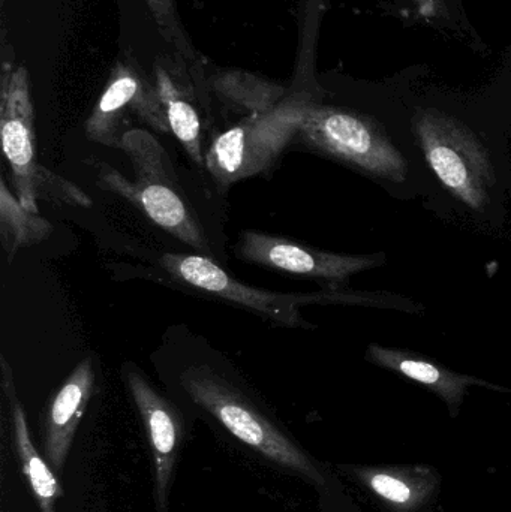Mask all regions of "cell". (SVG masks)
I'll use <instances>...</instances> for the list:
<instances>
[{
  "label": "cell",
  "instance_id": "3",
  "mask_svg": "<svg viewBox=\"0 0 511 512\" xmlns=\"http://www.w3.org/2000/svg\"><path fill=\"white\" fill-rule=\"evenodd\" d=\"M309 149L350 165L381 185H413L414 164L371 117L312 102L299 135Z\"/></svg>",
  "mask_w": 511,
  "mask_h": 512
},
{
  "label": "cell",
  "instance_id": "1",
  "mask_svg": "<svg viewBox=\"0 0 511 512\" xmlns=\"http://www.w3.org/2000/svg\"><path fill=\"white\" fill-rule=\"evenodd\" d=\"M414 135L429 171L462 207L480 218L498 213L506 183L485 141L458 117L444 111H417Z\"/></svg>",
  "mask_w": 511,
  "mask_h": 512
},
{
  "label": "cell",
  "instance_id": "9",
  "mask_svg": "<svg viewBox=\"0 0 511 512\" xmlns=\"http://www.w3.org/2000/svg\"><path fill=\"white\" fill-rule=\"evenodd\" d=\"M126 114H135L161 134L171 132L156 87L143 80L134 68L119 62L84 123L86 137L93 143L120 150Z\"/></svg>",
  "mask_w": 511,
  "mask_h": 512
},
{
  "label": "cell",
  "instance_id": "7",
  "mask_svg": "<svg viewBox=\"0 0 511 512\" xmlns=\"http://www.w3.org/2000/svg\"><path fill=\"white\" fill-rule=\"evenodd\" d=\"M0 137L3 156L12 171L15 195L29 212L38 213L36 179L42 165L36 158L35 111L26 66L5 65L0 95Z\"/></svg>",
  "mask_w": 511,
  "mask_h": 512
},
{
  "label": "cell",
  "instance_id": "13",
  "mask_svg": "<svg viewBox=\"0 0 511 512\" xmlns=\"http://www.w3.org/2000/svg\"><path fill=\"white\" fill-rule=\"evenodd\" d=\"M2 363V387L9 406H11L12 424H14L15 444H17L18 457L23 466L24 475L29 480L33 495L38 501L41 512H56L54 504L62 496V487L54 477L47 463L44 462L38 451L33 447L32 439L27 427L26 414L15 391L14 375L11 366L5 357L0 358Z\"/></svg>",
  "mask_w": 511,
  "mask_h": 512
},
{
  "label": "cell",
  "instance_id": "2",
  "mask_svg": "<svg viewBox=\"0 0 511 512\" xmlns=\"http://www.w3.org/2000/svg\"><path fill=\"white\" fill-rule=\"evenodd\" d=\"M134 170V180L99 165V186L137 206L153 224L201 255L212 258V248L204 236L197 216L171 168L170 158L155 135L146 129H128L120 147Z\"/></svg>",
  "mask_w": 511,
  "mask_h": 512
},
{
  "label": "cell",
  "instance_id": "17",
  "mask_svg": "<svg viewBox=\"0 0 511 512\" xmlns=\"http://www.w3.org/2000/svg\"><path fill=\"white\" fill-rule=\"evenodd\" d=\"M144 2L152 12L165 41L173 45L177 53L182 54L185 59L194 60V48H192L189 39L186 38L185 30L182 29V24H180L176 2L174 0H144Z\"/></svg>",
  "mask_w": 511,
  "mask_h": 512
},
{
  "label": "cell",
  "instance_id": "5",
  "mask_svg": "<svg viewBox=\"0 0 511 512\" xmlns=\"http://www.w3.org/2000/svg\"><path fill=\"white\" fill-rule=\"evenodd\" d=\"M311 104V98L305 93H294L285 95L269 110L243 117L212 138L207 146L204 168L221 186H231L266 173L299 135L303 117Z\"/></svg>",
  "mask_w": 511,
  "mask_h": 512
},
{
  "label": "cell",
  "instance_id": "8",
  "mask_svg": "<svg viewBox=\"0 0 511 512\" xmlns=\"http://www.w3.org/2000/svg\"><path fill=\"white\" fill-rule=\"evenodd\" d=\"M236 255L249 264L333 285L347 282L353 274L371 270L384 262V255L332 254L255 230L240 234Z\"/></svg>",
  "mask_w": 511,
  "mask_h": 512
},
{
  "label": "cell",
  "instance_id": "11",
  "mask_svg": "<svg viewBox=\"0 0 511 512\" xmlns=\"http://www.w3.org/2000/svg\"><path fill=\"white\" fill-rule=\"evenodd\" d=\"M96 372L92 357L84 358L68 376L51 400L45 418L44 448L51 466L62 472L74 442L78 424L95 388Z\"/></svg>",
  "mask_w": 511,
  "mask_h": 512
},
{
  "label": "cell",
  "instance_id": "16",
  "mask_svg": "<svg viewBox=\"0 0 511 512\" xmlns=\"http://www.w3.org/2000/svg\"><path fill=\"white\" fill-rule=\"evenodd\" d=\"M53 234L47 219L23 207L17 195L12 194L5 179H0V237L3 251L9 261L20 249L45 242Z\"/></svg>",
  "mask_w": 511,
  "mask_h": 512
},
{
  "label": "cell",
  "instance_id": "4",
  "mask_svg": "<svg viewBox=\"0 0 511 512\" xmlns=\"http://www.w3.org/2000/svg\"><path fill=\"white\" fill-rule=\"evenodd\" d=\"M180 387L189 399L209 412L240 442L263 454L270 462L291 469L317 484L324 477L311 459L269 420L239 388L215 367L191 364L179 375Z\"/></svg>",
  "mask_w": 511,
  "mask_h": 512
},
{
  "label": "cell",
  "instance_id": "14",
  "mask_svg": "<svg viewBox=\"0 0 511 512\" xmlns=\"http://www.w3.org/2000/svg\"><path fill=\"white\" fill-rule=\"evenodd\" d=\"M354 474L398 512L420 510L438 486V478L426 468H359Z\"/></svg>",
  "mask_w": 511,
  "mask_h": 512
},
{
  "label": "cell",
  "instance_id": "6",
  "mask_svg": "<svg viewBox=\"0 0 511 512\" xmlns=\"http://www.w3.org/2000/svg\"><path fill=\"white\" fill-rule=\"evenodd\" d=\"M168 274L206 294L245 307L258 316L284 327H309L302 318L300 307L308 304L338 303L351 301L333 286L320 294H279L266 289L245 285L231 277L210 256L200 254H164L159 259Z\"/></svg>",
  "mask_w": 511,
  "mask_h": 512
},
{
  "label": "cell",
  "instance_id": "12",
  "mask_svg": "<svg viewBox=\"0 0 511 512\" xmlns=\"http://www.w3.org/2000/svg\"><path fill=\"white\" fill-rule=\"evenodd\" d=\"M366 357L371 363L377 364L383 369L392 370V372L428 388L447 403L453 415L458 414L462 402H464L465 393L473 385L504 391V393L510 391L507 388L491 384V382L473 378V376L452 372L440 364L432 363L428 358L420 357L413 352L402 351V349L386 348V346L374 343L366 351Z\"/></svg>",
  "mask_w": 511,
  "mask_h": 512
},
{
  "label": "cell",
  "instance_id": "19",
  "mask_svg": "<svg viewBox=\"0 0 511 512\" xmlns=\"http://www.w3.org/2000/svg\"><path fill=\"white\" fill-rule=\"evenodd\" d=\"M420 17L426 20H444L449 17L446 0H408Z\"/></svg>",
  "mask_w": 511,
  "mask_h": 512
},
{
  "label": "cell",
  "instance_id": "10",
  "mask_svg": "<svg viewBox=\"0 0 511 512\" xmlns=\"http://www.w3.org/2000/svg\"><path fill=\"white\" fill-rule=\"evenodd\" d=\"M126 385L140 412L149 436L155 463V489L158 512H167L168 489L173 478L174 466L182 444L183 421L173 403L152 387L146 376L135 366L123 367Z\"/></svg>",
  "mask_w": 511,
  "mask_h": 512
},
{
  "label": "cell",
  "instance_id": "15",
  "mask_svg": "<svg viewBox=\"0 0 511 512\" xmlns=\"http://www.w3.org/2000/svg\"><path fill=\"white\" fill-rule=\"evenodd\" d=\"M155 78L156 92L161 99L171 134L182 144L189 158L198 167H206L207 149L204 147L203 122L197 107L161 66L156 68Z\"/></svg>",
  "mask_w": 511,
  "mask_h": 512
},
{
  "label": "cell",
  "instance_id": "18",
  "mask_svg": "<svg viewBox=\"0 0 511 512\" xmlns=\"http://www.w3.org/2000/svg\"><path fill=\"white\" fill-rule=\"evenodd\" d=\"M36 197L39 200H50L56 204H68V206L90 207L92 200L84 194L80 188L57 176L48 168L42 167L36 179Z\"/></svg>",
  "mask_w": 511,
  "mask_h": 512
}]
</instances>
